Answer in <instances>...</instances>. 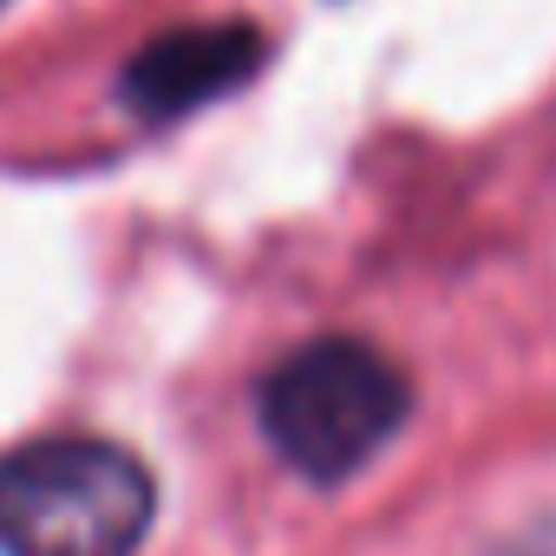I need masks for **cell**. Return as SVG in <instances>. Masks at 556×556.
<instances>
[{"instance_id": "277c9868", "label": "cell", "mask_w": 556, "mask_h": 556, "mask_svg": "<svg viewBox=\"0 0 556 556\" xmlns=\"http://www.w3.org/2000/svg\"><path fill=\"white\" fill-rule=\"evenodd\" d=\"M0 8H8V0H0Z\"/></svg>"}, {"instance_id": "7a4b0ae2", "label": "cell", "mask_w": 556, "mask_h": 556, "mask_svg": "<svg viewBox=\"0 0 556 556\" xmlns=\"http://www.w3.org/2000/svg\"><path fill=\"white\" fill-rule=\"evenodd\" d=\"M262 432L315 484L354 478L413 413L406 374L367 341H308L262 380Z\"/></svg>"}, {"instance_id": "3957f363", "label": "cell", "mask_w": 556, "mask_h": 556, "mask_svg": "<svg viewBox=\"0 0 556 556\" xmlns=\"http://www.w3.org/2000/svg\"><path fill=\"white\" fill-rule=\"evenodd\" d=\"M262 66V34L229 21V27H177L157 34L151 47H138V60L125 66V99L144 118H177L190 105H210L223 92H236L249 73Z\"/></svg>"}, {"instance_id": "6da1fadb", "label": "cell", "mask_w": 556, "mask_h": 556, "mask_svg": "<svg viewBox=\"0 0 556 556\" xmlns=\"http://www.w3.org/2000/svg\"><path fill=\"white\" fill-rule=\"evenodd\" d=\"M151 510V471L125 445L34 439L0 458V556H131Z\"/></svg>"}]
</instances>
